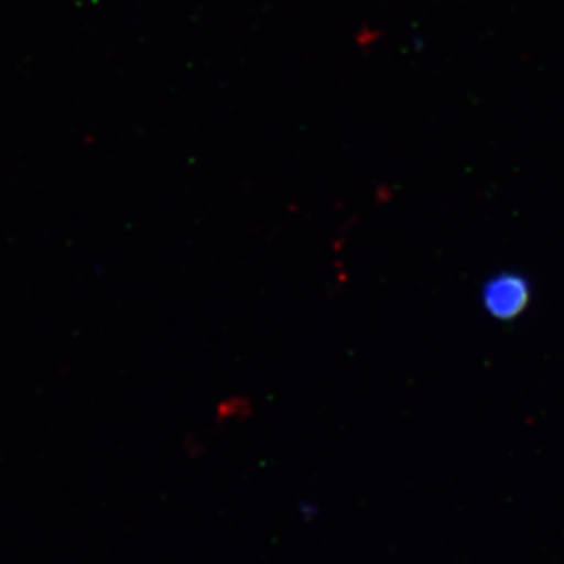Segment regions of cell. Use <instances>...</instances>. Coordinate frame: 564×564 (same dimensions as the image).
<instances>
[{
	"instance_id": "cell-1",
	"label": "cell",
	"mask_w": 564,
	"mask_h": 564,
	"mask_svg": "<svg viewBox=\"0 0 564 564\" xmlns=\"http://www.w3.org/2000/svg\"><path fill=\"white\" fill-rule=\"evenodd\" d=\"M532 299V285L521 272H497L480 289V302L486 313L499 322H510L527 311Z\"/></svg>"
}]
</instances>
